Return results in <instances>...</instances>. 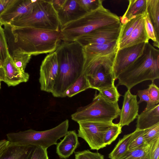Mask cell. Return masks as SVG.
Listing matches in <instances>:
<instances>
[{
    "label": "cell",
    "instance_id": "1",
    "mask_svg": "<svg viewBox=\"0 0 159 159\" xmlns=\"http://www.w3.org/2000/svg\"><path fill=\"white\" fill-rule=\"evenodd\" d=\"M10 54L36 55L55 52L62 41L60 31L4 25Z\"/></svg>",
    "mask_w": 159,
    "mask_h": 159
},
{
    "label": "cell",
    "instance_id": "2",
    "mask_svg": "<svg viewBox=\"0 0 159 159\" xmlns=\"http://www.w3.org/2000/svg\"><path fill=\"white\" fill-rule=\"evenodd\" d=\"M55 51L59 70L51 93L54 97L63 98L66 90L83 73L84 54L83 47L75 41H62Z\"/></svg>",
    "mask_w": 159,
    "mask_h": 159
},
{
    "label": "cell",
    "instance_id": "3",
    "mask_svg": "<svg viewBox=\"0 0 159 159\" xmlns=\"http://www.w3.org/2000/svg\"><path fill=\"white\" fill-rule=\"evenodd\" d=\"M159 78V50L146 43L142 54L118 76V85L130 90L145 81Z\"/></svg>",
    "mask_w": 159,
    "mask_h": 159
},
{
    "label": "cell",
    "instance_id": "4",
    "mask_svg": "<svg viewBox=\"0 0 159 159\" xmlns=\"http://www.w3.org/2000/svg\"><path fill=\"white\" fill-rule=\"evenodd\" d=\"M116 15L102 5L78 19L60 27L62 41L73 42L80 37L101 27L120 23Z\"/></svg>",
    "mask_w": 159,
    "mask_h": 159
},
{
    "label": "cell",
    "instance_id": "5",
    "mask_svg": "<svg viewBox=\"0 0 159 159\" xmlns=\"http://www.w3.org/2000/svg\"><path fill=\"white\" fill-rule=\"evenodd\" d=\"M9 25L53 31H59L60 27L57 12L50 0H36L30 12L15 20Z\"/></svg>",
    "mask_w": 159,
    "mask_h": 159
},
{
    "label": "cell",
    "instance_id": "6",
    "mask_svg": "<svg viewBox=\"0 0 159 159\" xmlns=\"http://www.w3.org/2000/svg\"><path fill=\"white\" fill-rule=\"evenodd\" d=\"M69 121L64 120L56 126L42 131L32 129L11 132L7 134L10 143L21 146H40L46 149L53 145H56L58 139L64 137L68 131Z\"/></svg>",
    "mask_w": 159,
    "mask_h": 159
},
{
    "label": "cell",
    "instance_id": "7",
    "mask_svg": "<svg viewBox=\"0 0 159 159\" xmlns=\"http://www.w3.org/2000/svg\"><path fill=\"white\" fill-rule=\"evenodd\" d=\"M113 63V59L109 55L93 56L85 60L82 73L90 88L99 91L115 85Z\"/></svg>",
    "mask_w": 159,
    "mask_h": 159
},
{
    "label": "cell",
    "instance_id": "8",
    "mask_svg": "<svg viewBox=\"0 0 159 159\" xmlns=\"http://www.w3.org/2000/svg\"><path fill=\"white\" fill-rule=\"evenodd\" d=\"M120 111L118 102L111 103L99 93L96 94L92 102L78 108L71 117L77 123L84 121H113L119 116Z\"/></svg>",
    "mask_w": 159,
    "mask_h": 159
},
{
    "label": "cell",
    "instance_id": "9",
    "mask_svg": "<svg viewBox=\"0 0 159 159\" xmlns=\"http://www.w3.org/2000/svg\"><path fill=\"white\" fill-rule=\"evenodd\" d=\"M78 136L83 139L92 150H98L106 146L103 141L104 134L113 121H84L78 122Z\"/></svg>",
    "mask_w": 159,
    "mask_h": 159
},
{
    "label": "cell",
    "instance_id": "10",
    "mask_svg": "<svg viewBox=\"0 0 159 159\" xmlns=\"http://www.w3.org/2000/svg\"><path fill=\"white\" fill-rule=\"evenodd\" d=\"M121 24L101 27L77 38L75 41L83 47L90 44H102L117 41Z\"/></svg>",
    "mask_w": 159,
    "mask_h": 159
},
{
    "label": "cell",
    "instance_id": "11",
    "mask_svg": "<svg viewBox=\"0 0 159 159\" xmlns=\"http://www.w3.org/2000/svg\"><path fill=\"white\" fill-rule=\"evenodd\" d=\"M59 70V64L55 51L47 55L40 66L39 81L41 91L52 93Z\"/></svg>",
    "mask_w": 159,
    "mask_h": 159
},
{
    "label": "cell",
    "instance_id": "12",
    "mask_svg": "<svg viewBox=\"0 0 159 159\" xmlns=\"http://www.w3.org/2000/svg\"><path fill=\"white\" fill-rule=\"evenodd\" d=\"M146 43L117 50L114 60L113 71L116 79L143 53Z\"/></svg>",
    "mask_w": 159,
    "mask_h": 159
},
{
    "label": "cell",
    "instance_id": "13",
    "mask_svg": "<svg viewBox=\"0 0 159 159\" xmlns=\"http://www.w3.org/2000/svg\"><path fill=\"white\" fill-rule=\"evenodd\" d=\"M36 0H10L6 7L0 15V25H9L17 18L30 12Z\"/></svg>",
    "mask_w": 159,
    "mask_h": 159
},
{
    "label": "cell",
    "instance_id": "14",
    "mask_svg": "<svg viewBox=\"0 0 159 159\" xmlns=\"http://www.w3.org/2000/svg\"><path fill=\"white\" fill-rule=\"evenodd\" d=\"M137 98V95L132 94L130 90H127L125 92L118 123L122 127L129 125L139 115V106Z\"/></svg>",
    "mask_w": 159,
    "mask_h": 159
},
{
    "label": "cell",
    "instance_id": "15",
    "mask_svg": "<svg viewBox=\"0 0 159 159\" xmlns=\"http://www.w3.org/2000/svg\"><path fill=\"white\" fill-rule=\"evenodd\" d=\"M2 68L4 74L3 81L8 86H15L29 80V74L25 71L21 72L17 68L10 54L3 62Z\"/></svg>",
    "mask_w": 159,
    "mask_h": 159
},
{
    "label": "cell",
    "instance_id": "16",
    "mask_svg": "<svg viewBox=\"0 0 159 159\" xmlns=\"http://www.w3.org/2000/svg\"><path fill=\"white\" fill-rule=\"evenodd\" d=\"M87 13L77 0H66L63 7L57 12L60 27L78 19Z\"/></svg>",
    "mask_w": 159,
    "mask_h": 159
},
{
    "label": "cell",
    "instance_id": "17",
    "mask_svg": "<svg viewBox=\"0 0 159 159\" xmlns=\"http://www.w3.org/2000/svg\"><path fill=\"white\" fill-rule=\"evenodd\" d=\"M64 138L57 143L56 153L60 158L67 159L74 152L79 144L75 130L68 131Z\"/></svg>",
    "mask_w": 159,
    "mask_h": 159
},
{
    "label": "cell",
    "instance_id": "18",
    "mask_svg": "<svg viewBox=\"0 0 159 159\" xmlns=\"http://www.w3.org/2000/svg\"><path fill=\"white\" fill-rule=\"evenodd\" d=\"M159 123V104L144 109L137 117L136 130H144Z\"/></svg>",
    "mask_w": 159,
    "mask_h": 159
},
{
    "label": "cell",
    "instance_id": "19",
    "mask_svg": "<svg viewBox=\"0 0 159 159\" xmlns=\"http://www.w3.org/2000/svg\"><path fill=\"white\" fill-rule=\"evenodd\" d=\"M149 40L145 29L143 16L128 37L118 45V50L142 43H148Z\"/></svg>",
    "mask_w": 159,
    "mask_h": 159
},
{
    "label": "cell",
    "instance_id": "20",
    "mask_svg": "<svg viewBox=\"0 0 159 159\" xmlns=\"http://www.w3.org/2000/svg\"><path fill=\"white\" fill-rule=\"evenodd\" d=\"M35 147L18 146L9 143L0 159H30Z\"/></svg>",
    "mask_w": 159,
    "mask_h": 159
},
{
    "label": "cell",
    "instance_id": "21",
    "mask_svg": "<svg viewBox=\"0 0 159 159\" xmlns=\"http://www.w3.org/2000/svg\"><path fill=\"white\" fill-rule=\"evenodd\" d=\"M128 8L120 18L122 25L126 24L131 19L147 12V0H129Z\"/></svg>",
    "mask_w": 159,
    "mask_h": 159
},
{
    "label": "cell",
    "instance_id": "22",
    "mask_svg": "<svg viewBox=\"0 0 159 159\" xmlns=\"http://www.w3.org/2000/svg\"><path fill=\"white\" fill-rule=\"evenodd\" d=\"M117 41L102 44H90L83 47L86 55L105 56L116 52L118 50Z\"/></svg>",
    "mask_w": 159,
    "mask_h": 159
},
{
    "label": "cell",
    "instance_id": "23",
    "mask_svg": "<svg viewBox=\"0 0 159 159\" xmlns=\"http://www.w3.org/2000/svg\"><path fill=\"white\" fill-rule=\"evenodd\" d=\"M147 12L153 26L159 42V0H147Z\"/></svg>",
    "mask_w": 159,
    "mask_h": 159
},
{
    "label": "cell",
    "instance_id": "24",
    "mask_svg": "<svg viewBox=\"0 0 159 159\" xmlns=\"http://www.w3.org/2000/svg\"><path fill=\"white\" fill-rule=\"evenodd\" d=\"M132 135V133L124 135L119 140L112 151L109 154L111 159H119L128 151V147Z\"/></svg>",
    "mask_w": 159,
    "mask_h": 159
},
{
    "label": "cell",
    "instance_id": "25",
    "mask_svg": "<svg viewBox=\"0 0 159 159\" xmlns=\"http://www.w3.org/2000/svg\"><path fill=\"white\" fill-rule=\"evenodd\" d=\"M89 88H90V87L87 78L82 73L66 90L65 93V97H72Z\"/></svg>",
    "mask_w": 159,
    "mask_h": 159
},
{
    "label": "cell",
    "instance_id": "26",
    "mask_svg": "<svg viewBox=\"0 0 159 159\" xmlns=\"http://www.w3.org/2000/svg\"><path fill=\"white\" fill-rule=\"evenodd\" d=\"M144 15L138 16L131 19L125 24H121L117 41L118 45L122 43L128 37Z\"/></svg>",
    "mask_w": 159,
    "mask_h": 159
},
{
    "label": "cell",
    "instance_id": "27",
    "mask_svg": "<svg viewBox=\"0 0 159 159\" xmlns=\"http://www.w3.org/2000/svg\"><path fill=\"white\" fill-rule=\"evenodd\" d=\"M150 144L129 150L119 159H150Z\"/></svg>",
    "mask_w": 159,
    "mask_h": 159
},
{
    "label": "cell",
    "instance_id": "28",
    "mask_svg": "<svg viewBox=\"0 0 159 159\" xmlns=\"http://www.w3.org/2000/svg\"><path fill=\"white\" fill-rule=\"evenodd\" d=\"M122 127L119 124H114L106 131L103 137V141L106 146L114 141L122 132Z\"/></svg>",
    "mask_w": 159,
    "mask_h": 159
},
{
    "label": "cell",
    "instance_id": "29",
    "mask_svg": "<svg viewBox=\"0 0 159 159\" xmlns=\"http://www.w3.org/2000/svg\"><path fill=\"white\" fill-rule=\"evenodd\" d=\"M98 91L99 93L105 99L112 103H117L119 98L121 96L118 91L117 87L115 85Z\"/></svg>",
    "mask_w": 159,
    "mask_h": 159
},
{
    "label": "cell",
    "instance_id": "30",
    "mask_svg": "<svg viewBox=\"0 0 159 159\" xmlns=\"http://www.w3.org/2000/svg\"><path fill=\"white\" fill-rule=\"evenodd\" d=\"M144 130H135L132 132V136L128 147L131 150L144 146L146 143L143 137Z\"/></svg>",
    "mask_w": 159,
    "mask_h": 159
},
{
    "label": "cell",
    "instance_id": "31",
    "mask_svg": "<svg viewBox=\"0 0 159 159\" xmlns=\"http://www.w3.org/2000/svg\"><path fill=\"white\" fill-rule=\"evenodd\" d=\"M10 54L17 68L21 72L25 71L26 67L30 61L31 56L28 54L16 53H12Z\"/></svg>",
    "mask_w": 159,
    "mask_h": 159
},
{
    "label": "cell",
    "instance_id": "32",
    "mask_svg": "<svg viewBox=\"0 0 159 159\" xmlns=\"http://www.w3.org/2000/svg\"><path fill=\"white\" fill-rule=\"evenodd\" d=\"M144 19L145 29L148 39L153 42L154 46L159 48V42L157 41L153 26L147 12L144 16Z\"/></svg>",
    "mask_w": 159,
    "mask_h": 159
},
{
    "label": "cell",
    "instance_id": "33",
    "mask_svg": "<svg viewBox=\"0 0 159 159\" xmlns=\"http://www.w3.org/2000/svg\"><path fill=\"white\" fill-rule=\"evenodd\" d=\"M9 54L4 29L0 25V59L3 62Z\"/></svg>",
    "mask_w": 159,
    "mask_h": 159
},
{
    "label": "cell",
    "instance_id": "34",
    "mask_svg": "<svg viewBox=\"0 0 159 159\" xmlns=\"http://www.w3.org/2000/svg\"><path fill=\"white\" fill-rule=\"evenodd\" d=\"M143 137L146 144H150L159 138V123L144 130Z\"/></svg>",
    "mask_w": 159,
    "mask_h": 159
},
{
    "label": "cell",
    "instance_id": "35",
    "mask_svg": "<svg viewBox=\"0 0 159 159\" xmlns=\"http://www.w3.org/2000/svg\"><path fill=\"white\" fill-rule=\"evenodd\" d=\"M81 7L87 12L93 11L102 5V0H77Z\"/></svg>",
    "mask_w": 159,
    "mask_h": 159
},
{
    "label": "cell",
    "instance_id": "36",
    "mask_svg": "<svg viewBox=\"0 0 159 159\" xmlns=\"http://www.w3.org/2000/svg\"><path fill=\"white\" fill-rule=\"evenodd\" d=\"M75 159H104V156L101 153L94 152L89 150L75 152Z\"/></svg>",
    "mask_w": 159,
    "mask_h": 159
},
{
    "label": "cell",
    "instance_id": "37",
    "mask_svg": "<svg viewBox=\"0 0 159 159\" xmlns=\"http://www.w3.org/2000/svg\"><path fill=\"white\" fill-rule=\"evenodd\" d=\"M137 95L140 98L138 102V104L144 101L147 103V106L145 109H150L156 105L151 100L149 97L148 88L143 90H138Z\"/></svg>",
    "mask_w": 159,
    "mask_h": 159
},
{
    "label": "cell",
    "instance_id": "38",
    "mask_svg": "<svg viewBox=\"0 0 159 159\" xmlns=\"http://www.w3.org/2000/svg\"><path fill=\"white\" fill-rule=\"evenodd\" d=\"M148 92L151 100L155 104L159 103V89L153 82L148 85Z\"/></svg>",
    "mask_w": 159,
    "mask_h": 159
},
{
    "label": "cell",
    "instance_id": "39",
    "mask_svg": "<svg viewBox=\"0 0 159 159\" xmlns=\"http://www.w3.org/2000/svg\"><path fill=\"white\" fill-rule=\"evenodd\" d=\"M30 159H48L47 149L40 146H36Z\"/></svg>",
    "mask_w": 159,
    "mask_h": 159
},
{
    "label": "cell",
    "instance_id": "40",
    "mask_svg": "<svg viewBox=\"0 0 159 159\" xmlns=\"http://www.w3.org/2000/svg\"><path fill=\"white\" fill-rule=\"evenodd\" d=\"M150 159H159V138L150 144Z\"/></svg>",
    "mask_w": 159,
    "mask_h": 159
},
{
    "label": "cell",
    "instance_id": "41",
    "mask_svg": "<svg viewBox=\"0 0 159 159\" xmlns=\"http://www.w3.org/2000/svg\"><path fill=\"white\" fill-rule=\"evenodd\" d=\"M66 0H50L52 5L57 12L64 6Z\"/></svg>",
    "mask_w": 159,
    "mask_h": 159
},
{
    "label": "cell",
    "instance_id": "42",
    "mask_svg": "<svg viewBox=\"0 0 159 159\" xmlns=\"http://www.w3.org/2000/svg\"><path fill=\"white\" fill-rule=\"evenodd\" d=\"M9 144V142L7 140H0V158L7 150Z\"/></svg>",
    "mask_w": 159,
    "mask_h": 159
},
{
    "label": "cell",
    "instance_id": "43",
    "mask_svg": "<svg viewBox=\"0 0 159 159\" xmlns=\"http://www.w3.org/2000/svg\"><path fill=\"white\" fill-rule=\"evenodd\" d=\"M10 0H0V15L6 7Z\"/></svg>",
    "mask_w": 159,
    "mask_h": 159
},
{
    "label": "cell",
    "instance_id": "44",
    "mask_svg": "<svg viewBox=\"0 0 159 159\" xmlns=\"http://www.w3.org/2000/svg\"><path fill=\"white\" fill-rule=\"evenodd\" d=\"M4 71L2 67L0 68V81H3L4 78Z\"/></svg>",
    "mask_w": 159,
    "mask_h": 159
},
{
    "label": "cell",
    "instance_id": "45",
    "mask_svg": "<svg viewBox=\"0 0 159 159\" xmlns=\"http://www.w3.org/2000/svg\"><path fill=\"white\" fill-rule=\"evenodd\" d=\"M3 62L0 59V68L2 67Z\"/></svg>",
    "mask_w": 159,
    "mask_h": 159
},
{
    "label": "cell",
    "instance_id": "46",
    "mask_svg": "<svg viewBox=\"0 0 159 159\" xmlns=\"http://www.w3.org/2000/svg\"><path fill=\"white\" fill-rule=\"evenodd\" d=\"M1 81H0V88H1Z\"/></svg>",
    "mask_w": 159,
    "mask_h": 159
}]
</instances>
